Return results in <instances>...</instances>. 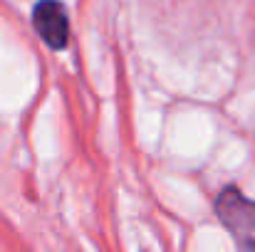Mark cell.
<instances>
[{"label": "cell", "mask_w": 255, "mask_h": 252, "mask_svg": "<svg viewBox=\"0 0 255 252\" xmlns=\"http://www.w3.org/2000/svg\"><path fill=\"white\" fill-rule=\"evenodd\" d=\"M32 25L42 42L52 50H62L70 40V20L67 10L57 0H40L32 10Z\"/></svg>", "instance_id": "7a4b0ae2"}, {"label": "cell", "mask_w": 255, "mask_h": 252, "mask_svg": "<svg viewBox=\"0 0 255 252\" xmlns=\"http://www.w3.org/2000/svg\"><path fill=\"white\" fill-rule=\"evenodd\" d=\"M216 213L221 223L233 233L241 248H255V203L238 188H223L216 198Z\"/></svg>", "instance_id": "6da1fadb"}]
</instances>
